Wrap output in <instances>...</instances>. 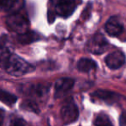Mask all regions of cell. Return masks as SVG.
<instances>
[{"label": "cell", "mask_w": 126, "mask_h": 126, "mask_svg": "<svg viewBox=\"0 0 126 126\" xmlns=\"http://www.w3.org/2000/svg\"><path fill=\"white\" fill-rule=\"evenodd\" d=\"M0 68L13 76H22L31 73L35 67L20 56L10 52L0 53Z\"/></svg>", "instance_id": "1"}, {"label": "cell", "mask_w": 126, "mask_h": 126, "mask_svg": "<svg viewBox=\"0 0 126 126\" xmlns=\"http://www.w3.org/2000/svg\"><path fill=\"white\" fill-rule=\"evenodd\" d=\"M51 9L48 11V20L53 23L56 16L68 17L77 6V0H50Z\"/></svg>", "instance_id": "2"}, {"label": "cell", "mask_w": 126, "mask_h": 126, "mask_svg": "<svg viewBox=\"0 0 126 126\" xmlns=\"http://www.w3.org/2000/svg\"><path fill=\"white\" fill-rule=\"evenodd\" d=\"M6 25L11 31L18 34H23L29 31L30 22L24 14L19 11L12 12L6 18Z\"/></svg>", "instance_id": "3"}, {"label": "cell", "mask_w": 126, "mask_h": 126, "mask_svg": "<svg viewBox=\"0 0 126 126\" xmlns=\"http://www.w3.org/2000/svg\"><path fill=\"white\" fill-rule=\"evenodd\" d=\"M79 110L73 98H68L63 104L61 109V117L65 124H69L77 120Z\"/></svg>", "instance_id": "4"}, {"label": "cell", "mask_w": 126, "mask_h": 126, "mask_svg": "<svg viewBox=\"0 0 126 126\" xmlns=\"http://www.w3.org/2000/svg\"><path fill=\"white\" fill-rule=\"evenodd\" d=\"M108 47V42L104 38L103 35H96L87 43V50L94 54H103Z\"/></svg>", "instance_id": "5"}, {"label": "cell", "mask_w": 126, "mask_h": 126, "mask_svg": "<svg viewBox=\"0 0 126 126\" xmlns=\"http://www.w3.org/2000/svg\"><path fill=\"white\" fill-rule=\"evenodd\" d=\"M74 80L72 78H61L54 85V98H60L64 97L73 87Z\"/></svg>", "instance_id": "6"}, {"label": "cell", "mask_w": 126, "mask_h": 126, "mask_svg": "<svg viewBox=\"0 0 126 126\" xmlns=\"http://www.w3.org/2000/svg\"><path fill=\"white\" fill-rule=\"evenodd\" d=\"M125 62V56L121 51H115L105 57V64L110 69H118Z\"/></svg>", "instance_id": "7"}, {"label": "cell", "mask_w": 126, "mask_h": 126, "mask_svg": "<svg viewBox=\"0 0 126 126\" xmlns=\"http://www.w3.org/2000/svg\"><path fill=\"white\" fill-rule=\"evenodd\" d=\"M92 97L100 101L105 102L107 104H112L116 102L119 98V95L114 92H110L108 90H97L94 93H93Z\"/></svg>", "instance_id": "8"}, {"label": "cell", "mask_w": 126, "mask_h": 126, "mask_svg": "<svg viewBox=\"0 0 126 126\" xmlns=\"http://www.w3.org/2000/svg\"><path fill=\"white\" fill-rule=\"evenodd\" d=\"M105 30L111 36H118L124 31V27L116 16H112L105 23Z\"/></svg>", "instance_id": "9"}, {"label": "cell", "mask_w": 126, "mask_h": 126, "mask_svg": "<svg viewBox=\"0 0 126 126\" xmlns=\"http://www.w3.org/2000/svg\"><path fill=\"white\" fill-rule=\"evenodd\" d=\"M49 86L45 85H31V86L26 87V93L30 96L37 97V98H42L48 93Z\"/></svg>", "instance_id": "10"}, {"label": "cell", "mask_w": 126, "mask_h": 126, "mask_svg": "<svg viewBox=\"0 0 126 126\" xmlns=\"http://www.w3.org/2000/svg\"><path fill=\"white\" fill-rule=\"evenodd\" d=\"M23 6V0H0V10L12 13L20 11Z\"/></svg>", "instance_id": "11"}, {"label": "cell", "mask_w": 126, "mask_h": 126, "mask_svg": "<svg viewBox=\"0 0 126 126\" xmlns=\"http://www.w3.org/2000/svg\"><path fill=\"white\" fill-rule=\"evenodd\" d=\"M97 67V64L94 61L88 58H82L77 63V69L79 72L88 73L92 70H94Z\"/></svg>", "instance_id": "12"}, {"label": "cell", "mask_w": 126, "mask_h": 126, "mask_svg": "<svg viewBox=\"0 0 126 126\" xmlns=\"http://www.w3.org/2000/svg\"><path fill=\"white\" fill-rule=\"evenodd\" d=\"M18 42L22 44H30L32 42H35V41L39 40V35L37 33L34 31H29L25 32L23 34H20L18 35Z\"/></svg>", "instance_id": "13"}, {"label": "cell", "mask_w": 126, "mask_h": 126, "mask_svg": "<svg viewBox=\"0 0 126 126\" xmlns=\"http://www.w3.org/2000/svg\"><path fill=\"white\" fill-rule=\"evenodd\" d=\"M17 100L16 96H15L14 94L9 93V92L3 90L0 88V101L2 103L5 104L7 105H13Z\"/></svg>", "instance_id": "14"}, {"label": "cell", "mask_w": 126, "mask_h": 126, "mask_svg": "<svg viewBox=\"0 0 126 126\" xmlns=\"http://www.w3.org/2000/svg\"><path fill=\"white\" fill-rule=\"evenodd\" d=\"M21 108L23 109V110L34 112V113H36V114H38L39 112H40L38 105H37V104L35 103L34 100L28 99V100H25V101H23V103H22V105H21Z\"/></svg>", "instance_id": "15"}, {"label": "cell", "mask_w": 126, "mask_h": 126, "mask_svg": "<svg viewBox=\"0 0 126 126\" xmlns=\"http://www.w3.org/2000/svg\"><path fill=\"white\" fill-rule=\"evenodd\" d=\"M95 126H113L110 119L105 113H100L97 116L94 121Z\"/></svg>", "instance_id": "16"}, {"label": "cell", "mask_w": 126, "mask_h": 126, "mask_svg": "<svg viewBox=\"0 0 126 126\" xmlns=\"http://www.w3.org/2000/svg\"><path fill=\"white\" fill-rule=\"evenodd\" d=\"M25 125H26V122L23 118H20V117H16V118L12 119L11 121V124H10V126H25Z\"/></svg>", "instance_id": "17"}, {"label": "cell", "mask_w": 126, "mask_h": 126, "mask_svg": "<svg viewBox=\"0 0 126 126\" xmlns=\"http://www.w3.org/2000/svg\"><path fill=\"white\" fill-rule=\"evenodd\" d=\"M119 124L120 126H126V112L124 111L120 116L119 118Z\"/></svg>", "instance_id": "18"}, {"label": "cell", "mask_w": 126, "mask_h": 126, "mask_svg": "<svg viewBox=\"0 0 126 126\" xmlns=\"http://www.w3.org/2000/svg\"><path fill=\"white\" fill-rule=\"evenodd\" d=\"M4 118V110L0 109V126L3 125Z\"/></svg>", "instance_id": "19"}]
</instances>
